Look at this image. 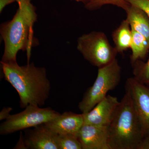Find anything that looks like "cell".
Instances as JSON below:
<instances>
[{
	"mask_svg": "<svg viewBox=\"0 0 149 149\" xmlns=\"http://www.w3.org/2000/svg\"><path fill=\"white\" fill-rule=\"evenodd\" d=\"M31 1L23 0L12 19L1 24L0 33L4 43L3 62L16 61L17 53L22 50L27 52L29 63L32 48L39 45L33 31L37 15Z\"/></svg>",
	"mask_w": 149,
	"mask_h": 149,
	"instance_id": "6da1fadb",
	"label": "cell"
},
{
	"mask_svg": "<svg viewBox=\"0 0 149 149\" xmlns=\"http://www.w3.org/2000/svg\"><path fill=\"white\" fill-rule=\"evenodd\" d=\"M1 63L5 79L18 93L20 107L45 105L51 90L45 68L29 63L23 66L19 65L17 61Z\"/></svg>",
	"mask_w": 149,
	"mask_h": 149,
	"instance_id": "7a4b0ae2",
	"label": "cell"
},
{
	"mask_svg": "<svg viewBox=\"0 0 149 149\" xmlns=\"http://www.w3.org/2000/svg\"><path fill=\"white\" fill-rule=\"evenodd\" d=\"M125 89V94L108 126L110 149H139L143 140L130 92Z\"/></svg>",
	"mask_w": 149,
	"mask_h": 149,
	"instance_id": "3957f363",
	"label": "cell"
},
{
	"mask_svg": "<svg viewBox=\"0 0 149 149\" xmlns=\"http://www.w3.org/2000/svg\"><path fill=\"white\" fill-rule=\"evenodd\" d=\"M121 74V67L116 58L109 64L98 68L95 82L88 88L78 104V108L82 113L91 111L106 97L109 91L117 87L120 82Z\"/></svg>",
	"mask_w": 149,
	"mask_h": 149,
	"instance_id": "277c9868",
	"label": "cell"
},
{
	"mask_svg": "<svg viewBox=\"0 0 149 149\" xmlns=\"http://www.w3.org/2000/svg\"><path fill=\"white\" fill-rule=\"evenodd\" d=\"M77 48L85 59L98 68L113 61L118 53L106 34L101 31H93L80 36L77 39Z\"/></svg>",
	"mask_w": 149,
	"mask_h": 149,
	"instance_id": "5b68a950",
	"label": "cell"
},
{
	"mask_svg": "<svg viewBox=\"0 0 149 149\" xmlns=\"http://www.w3.org/2000/svg\"><path fill=\"white\" fill-rule=\"evenodd\" d=\"M59 113L50 107L42 108L35 105L27 106L23 111L10 115L0 126V134L8 135L19 130L35 127L55 118Z\"/></svg>",
	"mask_w": 149,
	"mask_h": 149,
	"instance_id": "8992f818",
	"label": "cell"
},
{
	"mask_svg": "<svg viewBox=\"0 0 149 149\" xmlns=\"http://www.w3.org/2000/svg\"><path fill=\"white\" fill-rule=\"evenodd\" d=\"M125 88L130 92L142 129L143 141L149 142V88L133 77L127 79Z\"/></svg>",
	"mask_w": 149,
	"mask_h": 149,
	"instance_id": "52a82bcc",
	"label": "cell"
},
{
	"mask_svg": "<svg viewBox=\"0 0 149 149\" xmlns=\"http://www.w3.org/2000/svg\"><path fill=\"white\" fill-rule=\"evenodd\" d=\"M119 103L117 97L108 95L90 111L82 113L84 124L108 126Z\"/></svg>",
	"mask_w": 149,
	"mask_h": 149,
	"instance_id": "ba28073f",
	"label": "cell"
},
{
	"mask_svg": "<svg viewBox=\"0 0 149 149\" xmlns=\"http://www.w3.org/2000/svg\"><path fill=\"white\" fill-rule=\"evenodd\" d=\"M33 128L27 132L22 141L24 149H59L58 135L51 131L45 123Z\"/></svg>",
	"mask_w": 149,
	"mask_h": 149,
	"instance_id": "9c48e42d",
	"label": "cell"
},
{
	"mask_svg": "<svg viewBox=\"0 0 149 149\" xmlns=\"http://www.w3.org/2000/svg\"><path fill=\"white\" fill-rule=\"evenodd\" d=\"M77 136L82 149H110L108 126L84 123Z\"/></svg>",
	"mask_w": 149,
	"mask_h": 149,
	"instance_id": "30bf717a",
	"label": "cell"
},
{
	"mask_svg": "<svg viewBox=\"0 0 149 149\" xmlns=\"http://www.w3.org/2000/svg\"><path fill=\"white\" fill-rule=\"evenodd\" d=\"M45 124L51 131L58 135L70 134L77 136L84 124V117L82 113L65 112Z\"/></svg>",
	"mask_w": 149,
	"mask_h": 149,
	"instance_id": "8fae6325",
	"label": "cell"
},
{
	"mask_svg": "<svg viewBox=\"0 0 149 149\" xmlns=\"http://www.w3.org/2000/svg\"><path fill=\"white\" fill-rule=\"evenodd\" d=\"M131 29L143 35L149 42V18L141 9L130 5L125 11Z\"/></svg>",
	"mask_w": 149,
	"mask_h": 149,
	"instance_id": "7c38bea8",
	"label": "cell"
},
{
	"mask_svg": "<svg viewBox=\"0 0 149 149\" xmlns=\"http://www.w3.org/2000/svg\"><path fill=\"white\" fill-rule=\"evenodd\" d=\"M115 47L118 53H123L130 49L132 40V29L127 19L123 20L111 34Z\"/></svg>",
	"mask_w": 149,
	"mask_h": 149,
	"instance_id": "4fadbf2b",
	"label": "cell"
},
{
	"mask_svg": "<svg viewBox=\"0 0 149 149\" xmlns=\"http://www.w3.org/2000/svg\"><path fill=\"white\" fill-rule=\"evenodd\" d=\"M132 40L130 56L131 65L138 60L145 58L149 51V42L143 35L132 30Z\"/></svg>",
	"mask_w": 149,
	"mask_h": 149,
	"instance_id": "5bb4252c",
	"label": "cell"
},
{
	"mask_svg": "<svg viewBox=\"0 0 149 149\" xmlns=\"http://www.w3.org/2000/svg\"><path fill=\"white\" fill-rule=\"evenodd\" d=\"M132 65L133 77L141 83L149 84V57L146 62L138 60Z\"/></svg>",
	"mask_w": 149,
	"mask_h": 149,
	"instance_id": "9a60e30c",
	"label": "cell"
},
{
	"mask_svg": "<svg viewBox=\"0 0 149 149\" xmlns=\"http://www.w3.org/2000/svg\"><path fill=\"white\" fill-rule=\"evenodd\" d=\"M112 5L126 11L130 6L125 0H91L89 3L85 6L88 10L93 11L101 8L104 6Z\"/></svg>",
	"mask_w": 149,
	"mask_h": 149,
	"instance_id": "2e32d148",
	"label": "cell"
},
{
	"mask_svg": "<svg viewBox=\"0 0 149 149\" xmlns=\"http://www.w3.org/2000/svg\"><path fill=\"white\" fill-rule=\"evenodd\" d=\"M58 143L59 149H82L77 136L73 134L58 135Z\"/></svg>",
	"mask_w": 149,
	"mask_h": 149,
	"instance_id": "e0dca14e",
	"label": "cell"
},
{
	"mask_svg": "<svg viewBox=\"0 0 149 149\" xmlns=\"http://www.w3.org/2000/svg\"><path fill=\"white\" fill-rule=\"evenodd\" d=\"M131 5L135 6L141 9L149 18V0H125Z\"/></svg>",
	"mask_w": 149,
	"mask_h": 149,
	"instance_id": "ac0fdd59",
	"label": "cell"
},
{
	"mask_svg": "<svg viewBox=\"0 0 149 149\" xmlns=\"http://www.w3.org/2000/svg\"><path fill=\"white\" fill-rule=\"evenodd\" d=\"M12 110V108L11 107H5L3 109L0 113V120L6 119L10 115V113Z\"/></svg>",
	"mask_w": 149,
	"mask_h": 149,
	"instance_id": "d6986e66",
	"label": "cell"
},
{
	"mask_svg": "<svg viewBox=\"0 0 149 149\" xmlns=\"http://www.w3.org/2000/svg\"><path fill=\"white\" fill-rule=\"evenodd\" d=\"M16 2V0H0V13H1L6 6Z\"/></svg>",
	"mask_w": 149,
	"mask_h": 149,
	"instance_id": "ffe728a7",
	"label": "cell"
},
{
	"mask_svg": "<svg viewBox=\"0 0 149 149\" xmlns=\"http://www.w3.org/2000/svg\"><path fill=\"white\" fill-rule=\"evenodd\" d=\"M70 1H75L77 2L82 3L84 4V5L85 6L89 3L91 1V0H70Z\"/></svg>",
	"mask_w": 149,
	"mask_h": 149,
	"instance_id": "44dd1931",
	"label": "cell"
},
{
	"mask_svg": "<svg viewBox=\"0 0 149 149\" xmlns=\"http://www.w3.org/2000/svg\"><path fill=\"white\" fill-rule=\"evenodd\" d=\"M22 1H23V0H16V2L19 4Z\"/></svg>",
	"mask_w": 149,
	"mask_h": 149,
	"instance_id": "7402d4cb",
	"label": "cell"
}]
</instances>
